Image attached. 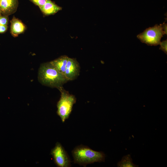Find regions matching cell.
<instances>
[{"mask_svg":"<svg viewBox=\"0 0 167 167\" xmlns=\"http://www.w3.org/2000/svg\"><path fill=\"white\" fill-rule=\"evenodd\" d=\"M54 162L57 167H69L71 160L69 155L62 144L57 142L50 152Z\"/></svg>","mask_w":167,"mask_h":167,"instance_id":"obj_5","label":"cell"},{"mask_svg":"<svg viewBox=\"0 0 167 167\" xmlns=\"http://www.w3.org/2000/svg\"><path fill=\"white\" fill-rule=\"evenodd\" d=\"M18 0H0V11L2 15L8 16L16 11Z\"/></svg>","mask_w":167,"mask_h":167,"instance_id":"obj_7","label":"cell"},{"mask_svg":"<svg viewBox=\"0 0 167 167\" xmlns=\"http://www.w3.org/2000/svg\"><path fill=\"white\" fill-rule=\"evenodd\" d=\"M69 57L66 55L61 56L50 62L61 73L64 75ZM65 76V75H64Z\"/></svg>","mask_w":167,"mask_h":167,"instance_id":"obj_10","label":"cell"},{"mask_svg":"<svg viewBox=\"0 0 167 167\" xmlns=\"http://www.w3.org/2000/svg\"><path fill=\"white\" fill-rule=\"evenodd\" d=\"M8 16L1 15L0 16V25H7L8 24Z\"/></svg>","mask_w":167,"mask_h":167,"instance_id":"obj_12","label":"cell"},{"mask_svg":"<svg viewBox=\"0 0 167 167\" xmlns=\"http://www.w3.org/2000/svg\"><path fill=\"white\" fill-rule=\"evenodd\" d=\"M39 8L45 15H54L62 9L61 7L50 0H47L45 4Z\"/></svg>","mask_w":167,"mask_h":167,"instance_id":"obj_9","label":"cell"},{"mask_svg":"<svg viewBox=\"0 0 167 167\" xmlns=\"http://www.w3.org/2000/svg\"><path fill=\"white\" fill-rule=\"evenodd\" d=\"M30 1L40 8L45 4L47 0H30Z\"/></svg>","mask_w":167,"mask_h":167,"instance_id":"obj_13","label":"cell"},{"mask_svg":"<svg viewBox=\"0 0 167 167\" xmlns=\"http://www.w3.org/2000/svg\"><path fill=\"white\" fill-rule=\"evenodd\" d=\"M164 34L162 24H156L146 29L138 35L137 37L141 42L148 45L156 46L160 44L161 39Z\"/></svg>","mask_w":167,"mask_h":167,"instance_id":"obj_4","label":"cell"},{"mask_svg":"<svg viewBox=\"0 0 167 167\" xmlns=\"http://www.w3.org/2000/svg\"><path fill=\"white\" fill-rule=\"evenodd\" d=\"M7 29V25H0V33H4Z\"/></svg>","mask_w":167,"mask_h":167,"instance_id":"obj_15","label":"cell"},{"mask_svg":"<svg viewBox=\"0 0 167 167\" xmlns=\"http://www.w3.org/2000/svg\"><path fill=\"white\" fill-rule=\"evenodd\" d=\"M61 93V97L57 104V113L62 122L67 119L70 115L73 105L76 102L75 96L71 94L62 87L59 89Z\"/></svg>","mask_w":167,"mask_h":167,"instance_id":"obj_3","label":"cell"},{"mask_svg":"<svg viewBox=\"0 0 167 167\" xmlns=\"http://www.w3.org/2000/svg\"><path fill=\"white\" fill-rule=\"evenodd\" d=\"M38 79L43 85L56 88L58 90L68 81L50 62L41 64L39 69Z\"/></svg>","mask_w":167,"mask_h":167,"instance_id":"obj_1","label":"cell"},{"mask_svg":"<svg viewBox=\"0 0 167 167\" xmlns=\"http://www.w3.org/2000/svg\"><path fill=\"white\" fill-rule=\"evenodd\" d=\"M118 167H137L139 165H136L132 162V160L130 154L123 156L121 160L117 163Z\"/></svg>","mask_w":167,"mask_h":167,"instance_id":"obj_11","label":"cell"},{"mask_svg":"<svg viewBox=\"0 0 167 167\" xmlns=\"http://www.w3.org/2000/svg\"><path fill=\"white\" fill-rule=\"evenodd\" d=\"M71 152L74 163L84 167L88 164L105 161V155L103 152L93 150L83 145L75 147Z\"/></svg>","mask_w":167,"mask_h":167,"instance_id":"obj_2","label":"cell"},{"mask_svg":"<svg viewBox=\"0 0 167 167\" xmlns=\"http://www.w3.org/2000/svg\"><path fill=\"white\" fill-rule=\"evenodd\" d=\"M167 41L166 40L161 42L160 44V49L162 50L166 54H167Z\"/></svg>","mask_w":167,"mask_h":167,"instance_id":"obj_14","label":"cell"},{"mask_svg":"<svg viewBox=\"0 0 167 167\" xmlns=\"http://www.w3.org/2000/svg\"><path fill=\"white\" fill-rule=\"evenodd\" d=\"M162 26L164 34H167V24L164 23L162 24Z\"/></svg>","mask_w":167,"mask_h":167,"instance_id":"obj_16","label":"cell"},{"mask_svg":"<svg viewBox=\"0 0 167 167\" xmlns=\"http://www.w3.org/2000/svg\"><path fill=\"white\" fill-rule=\"evenodd\" d=\"M2 15L1 14V12H0V16H1Z\"/></svg>","mask_w":167,"mask_h":167,"instance_id":"obj_17","label":"cell"},{"mask_svg":"<svg viewBox=\"0 0 167 167\" xmlns=\"http://www.w3.org/2000/svg\"><path fill=\"white\" fill-rule=\"evenodd\" d=\"M10 31L12 35L15 37L23 33L26 30V27L21 21L13 17L10 21Z\"/></svg>","mask_w":167,"mask_h":167,"instance_id":"obj_8","label":"cell"},{"mask_svg":"<svg viewBox=\"0 0 167 167\" xmlns=\"http://www.w3.org/2000/svg\"><path fill=\"white\" fill-rule=\"evenodd\" d=\"M80 69L79 64L76 59L69 58L64 75L68 81L74 80L79 75Z\"/></svg>","mask_w":167,"mask_h":167,"instance_id":"obj_6","label":"cell"}]
</instances>
